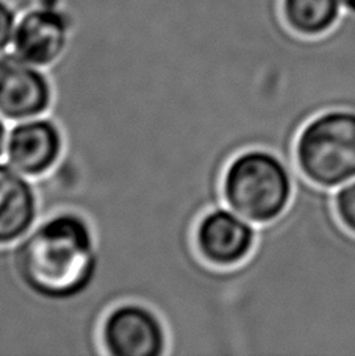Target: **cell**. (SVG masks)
<instances>
[{"label":"cell","mask_w":355,"mask_h":356,"mask_svg":"<svg viewBox=\"0 0 355 356\" xmlns=\"http://www.w3.org/2000/svg\"><path fill=\"white\" fill-rule=\"evenodd\" d=\"M40 222V199L35 188L11 164L0 163V247L13 245Z\"/></svg>","instance_id":"9"},{"label":"cell","mask_w":355,"mask_h":356,"mask_svg":"<svg viewBox=\"0 0 355 356\" xmlns=\"http://www.w3.org/2000/svg\"><path fill=\"white\" fill-rule=\"evenodd\" d=\"M6 139H8V131H6L5 119L0 116V158L3 156L6 150Z\"/></svg>","instance_id":"13"},{"label":"cell","mask_w":355,"mask_h":356,"mask_svg":"<svg viewBox=\"0 0 355 356\" xmlns=\"http://www.w3.org/2000/svg\"><path fill=\"white\" fill-rule=\"evenodd\" d=\"M52 102L46 69L41 71L16 52H0V116L6 122L47 116Z\"/></svg>","instance_id":"5"},{"label":"cell","mask_w":355,"mask_h":356,"mask_svg":"<svg viewBox=\"0 0 355 356\" xmlns=\"http://www.w3.org/2000/svg\"><path fill=\"white\" fill-rule=\"evenodd\" d=\"M19 15L8 0H0V52H5L15 38Z\"/></svg>","instance_id":"12"},{"label":"cell","mask_w":355,"mask_h":356,"mask_svg":"<svg viewBox=\"0 0 355 356\" xmlns=\"http://www.w3.org/2000/svg\"><path fill=\"white\" fill-rule=\"evenodd\" d=\"M296 163L310 183L329 191L355 180V111L329 110L303 125Z\"/></svg>","instance_id":"3"},{"label":"cell","mask_w":355,"mask_h":356,"mask_svg":"<svg viewBox=\"0 0 355 356\" xmlns=\"http://www.w3.org/2000/svg\"><path fill=\"white\" fill-rule=\"evenodd\" d=\"M333 203L341 224L355 234V180L333 191Z\"/></svg>","instance_id":"11"},{"label":"cell","mask_w":355,"mask_h":356,"mask_svg":"<svg viewBox=\"0 0 355 356\" xmlns=\"http://www.w3.org/2000/svg\"><path fill=\"white\" fill-rule=\"evenodd\" d=\"M65 150V138L52 118L40 116L11 127L6 139V160L31 180L49 174Z\"/></svg>","instance_id":"7"},{"label":"cell","mask_w":355,"mask_h":356,"mask_svg":"<svg viewBox=\"0 0 355 356\" xmlns=\"http://www.w3.org/2000/svg\"><path fill=\"white\" fill-rule=\"evenodd\" d=\"M100 341L105 356H166L169 346L161 317L138 302L120 303L109 311Z\"/></svg>","instance_id":"4"},{"label":"cell","mask_w":355,"mask_h":356,"mask_svg":"<svg viewBox=\"0 0 355 356\" xmlns=\"http://www.w3.org/2000/svg\"><path fill=\"white\" fill-rule=\"evenodd\" d=\"M8 249L19 282L47 307V353L61 355L63 311L86 296L97 278L93 227L79 213H55Z\"/></svg>","instance_id":"1"},{"label":"cell","mask_w":355,"mask_h":356,"mask_svg":"<svg viewBox=\"0 0 355 356\" xmlns=\"http://www.w3.org/2000/svg\"><path fill=\"white\" fill-rule=\"evenodd\" d=\"M196 247L200 257L214 267H235L252 255L258 225L246 220L229 207L208 211L196 228Z\"/></svg>","instance_id":"6"},{"label":"cell","mask_w":355,"mask_h":356,"mask_svg":"<svg viewBox=\"0 0 355 356\" xmlns=\"http://www.w3.org/2000/svg\"><path fill=\"white\" fill-rule=\"evenodd\" d=\"M346 0H282V16L294 33L316 38L337 27Z\"/></svg>","instance_id":"10"},{"label":"cell","mask_w":355,"mask_h":356,"mask_svg":"<svg viewBox=\"0 0 355 356\" xmlns=\"http://www.w3.org/2000/svg\"><path fill=\"white\" fill-rule=\"evenodd\" d=\"M294 194V178L281 156L265 149L241 152L223 180L226 207L255 225L282 218Z\"/></svg>","instance_id":"2"},{"label":"cell","mask_w":355,"mask_h":356,"mask_svg":"<svg viewBox=\"0 0 355 356\" xmlns=\"http://www.w3.org/2000/svg\"><path fill=\"white\" fill-rule=\"evenodd\" d=\"M72 22L65 11L35 6L19 16L13 47L31 65L47 69L66 54Z\"/></svg>","instance_id":"8"}]
</instances>
